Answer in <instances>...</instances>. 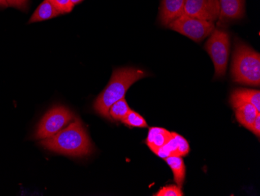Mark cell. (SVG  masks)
Returning <instances> with one entry per match:
<instances>
[{
  "mask_svg": "<svg viewBox=\"0 0 260 196\" xmlns=\"http://www.w3.org/2000/svg\"><path fill=\"white\" fill-rule=\"evenodd\" d=\"M45 149L72 157H84L93 152V144L79 118L58 134L40 142Z\"/></svg>",
  "mask_w": 260,
  "mask_h": 196,
  "instance_id": "obj_1",
  "label": "cell"
},
{
  "mask_svg": "<svg viewBox=\"0 0 260 196\" xmlns=\"http://www.w3.org/2000/svg\"><path fill=\"white\" fill-rule=\"evenodd\" d=\"M148 75L145 71L137 67H125L115 69L109 84L101 92L93 102V109L107 120L109 109L113 103L125 98L127 90L134 83Z\"/></svg>",
  "mask_w": 260,
  "mask_h": 196,
  "instance_id": "obj_2",
  "label": "cell"
},
{
  "mask_svg": "<svg viewBox=\"0 0 260 196\" xmlns=\"http://www.w3.org/2000/svg\"><path fill=\"white\" fill-rule=\"evenodd\" d=\"M232 75L235 82L258 87L259 53L243 42H236L232 58Z\"/></svg>",
  "mask_w": 260,
  "mask_h": 196,
  "instance_id": "obj_3",
  "label": "cell"
},
{
  "mask_svg": "<svg viewBox=\"0 0 260 196\" xmlns=\"http://www.w3.org/2000/svg\"><path fill=\"white\" fill-rule=\"evenodd\" d=\"M230 36L225 31L214 29L206 43L205 49L211 57L215 69V78L225 76L230 55Z\"/></svg>",
  "mask_w": 260,
  "mask_h": 196,
  "instance_id": "obj_4",
  "label": "cell"
},
{
  "mask_svg": "<svg viewBox=\"0 0 260 196\" xmlns=\"http://www.w3.org/2000/svg\"><path fill=\"white\" fill-rule=\"evenodd\" d=\"M75 118L74 113L66 106H54L38 124L34 138L42 140L52 137L67 127Z\"/></svg>",
  "mask_w": 260,
  "mask_h": 196,
  "instance_id": "obj_5",
  "label": "cell"
},
{
  "mask_svg": "<svg viewBox=\"0 0 260 196\" xmlns=\"http://www.w3.org/2000/svg\"><path fill=\"white\" fill-rule=\"evenodd\" d=\"M169 27L197 42L208 37L215 29L214 22L200 20L185 14L172 21Z\"/></svg>",
  "mask_w": 260,
  "mask_h": 196,
  "instance_id": "obj_6",
  "label": "cell"
},
{
  "mask_svg": "<svg viewBox=\"0 0 260 196\" xmlns=\"http://www.w3.org/2000/svg\"><path fill=\"white\" fill-rule=\"evenodd\" d=\"M184 14L200 20L214 22L219 18V0H185Z\"/></svg>",
  "mask_w": 260,
  "mask_h": 196,
  "instance_id": "obj_7",
  "label": "cell"
},
{
  "mask_svg": "<svg viewBox=\"0 0 260 196\" xmlns=\"http://www.w3.org/2000/svg\"><path fill=\"white\" fill-rule=\"evenodd\" d=\"M190 151V147L185 137L176 132H172V137L163 147L160 148L156 155L162 159L169 156H186Z\"/></svg>",
  "mask_w": 260,
  "mask_h": 196,
  "instance_id": "obj_8",
  "label": "cell"
},
{
  "mask_svg": "<svg viewBox=\"0 0 260 196\" xmlns=\"http://www.w3.org/2000/svg\"><path fill=\"white\" fill-rule=\"evenodd\" d=\"M185 0H162L159 21L163 26H169L184 14Z\"/></svg>",
  "mask_w": 260,
  "mask_h": 196,
  "instance_id": "obj_9",
  "label": "cell"
},
{
  "mask_svg": "<svg viewBox=\"0 0 260 196\" xmlns=\"http://www.w3.org/2000/svg\"><path fill=\"white\" fill-rule=\"evenodd\" d=\"M245 0H219L220 22L239 20L245 15Z\"/></svg>",
  "mask_w": 260,
  "mask_h": 196,
  "instance_id": "obj_10",
  "label": "cell"
},
{
  "mask_svg": "<svg viewBox=\"0 0 260 196\" xmlns=\"http://www.w3.org/2000/svg\"><path fill=\"white\" fill-rule=\"evenodd\" d=\"M230 103L234 108L244 103L253 105L260 112L259 90L249 89H235L231 95Z\"/></svg>",
  "mask_w": 260,
  "mask_h": 196,
  "instance_id": "obj_11",
  "label": "cell"
},
{
  "mask_svg": "<svg viewBox=\"0 0 260 196\" xmlns=\"http://www.w3.org/2000/svg\"><path fill=\"white\" fill-rule=\"evenodd\" d=\"M172 137V132L159 127L149 128L146 138V144L153 153H157L160 148L163 147Z\"/></svg>",
  "mask_w": 260,
  "mask_h": 196,
  "instance_id": "obj_12",
  "label": "cell"
},
{
  "mask_svg": "<svg viewBox=\"0 0 260 196\" xmlns=\"http://www.w3.org/2000/svg\"><path fill=\"white\" fill-rule=\"evenodd\" d=\"M235 109L237 121L247 129L250 130L255 118L260 114L259 111L250 103L239 105Z\"/></svg>",
  "mask_w": 260,
  "mask_h": 196,
  "instance_id": "obj_13",
  "label": "cell"
},
{
  "mask_svg": "<svg viewBox=\"0 0 260 196\" xmlns=\"http://www.w3.org/2000/svg\"><path fill=\"white\" fill-rule=\"evenodd\" d=\"M60 12L55 8V6L49 0H44L43 2L35 10L29 20L28 24L35 22L50 20L60 15Z\"/></svg>",
  "mask_w": 260,
  "mask_h": 196,
  "instance_id": "obj_14",
  "label": "cell"
},
{
  "mask_svg": "<svg viewBox=\"0 0 260 196\" xmlns=\"http://www.w3.org/2000/svg\"><path fill=\"white\" fill-rule=\"evenodd\" d=\"M167 164L170 166L174 175V181L178 186L182 188L185 178V168L183 159L181 156H169L164 159Z\"/></svg>",
  "mask_w": 260,
  "mask_h": 196,
  "instance_id": "obj_15",
  "label": "cell"
},
{
  "mask_svg": "<svg viewBox=\"0 0 260 196\" xmlns=\"http://www.w3.org/2000/svg\"><path fill=\"white\" fill-rule=\"evenodd\" d=\"M131 110L125 98L119 99L112 105L109 109V117L114 121H122Z\"/></svg>",
  "mask_w": 260,
  "mask_h": 196,
  "instance_id": "obj_16",
  "label": "cell"
},
{
  "mask_svg": "<svg viewBox=\"0 0 260 196\" xmlns=\"http://www.w3.org/2000/svg\"><path fill=\"white\" fill-rule=\"evenodd\" d=\"M122 123L130 128H147V123L143 117L134 110H130L126 116L122 120Z\"/></svg>",
  "mask_w": 260,
  "mask_h": 196,
  "instance_id": "obj_17",
  "label": "cell"
},
{
  "mask_svg": "<svg viewBox=\"0 0 260 196\" xmlns=\"http://www.w3.org/2000/svg\"><path fill=\"white\" fill-rule=\"evenodd\" d=\"M153 195L156 196H183V191L182 188L178 186L177 184H171L167 186L162 187L157 192Z\"/></svg>",
  "mask_w": 260,
  "mask_h": 196,
  "instance_id": "obj_18",
  "label": "cell"
},
{
  "mask_svg": "<svg viewBox=\"0 0 260 196\" xmlns=\"http://www.w3.org/2000/svg\"><path fill=\"white\" fill-rule=\"evenodd\" d=\"M61 14H69L72 11L74 5L70 0H49Z\"/></svg>",
  "mask_w": 260,
  "mask_h": 196,
  "instance_id": "obj_19",
  "label": "cell"
},
{
  "mask_svg": "<svg viewBox=\"0 0 260 196\" xmlns=\"http://www.w3.org/2000/svg\"><path fill=\"white\" fill-rule=\"evenodd\" d=\"M9 7L20 10H26L28 7L29 0H7Z\"/></svg>",
  "mask_w": 260,
  "mask_h": 196,
  "instance_id": "obj_20",
  "label": "cell"
},
{
  "mask_svg": "<svg viewBox=\"0 0 260 196\" xmlns=\"http://www.w3.org/2000/svg\"><path fill=\"white\" fill-rule=\"evenodd\" d=\"M250 131L256 136L257 137H259L260 136V114L255 118L253 124H252V128Z\"/></svg>",
  "mask_w": 260,
  "mask_h": 196,
  "instance_id": "obj_21",
  "label": "cell"
},
{
  "mask_svg": "<svg viewBox=\"0 0 260 196\" xmlns=\"http://www.w3.org/2000/svg\"><path fill=\"white\" fill-rule=\"evenodd\" d=\"M9 7L7 0H0V8H7Z\"/></svg>",
  "mask_w": 260,
  "mask_h": 196,
  "instance_id": "obj_22",
  "label": "cell"
},
{
  "mask_svg": "<svg viewBox=\"0 0 260 196\" xmlns=\"http://www.w3.org/2000/svg\"><path fill=\"white\" fill-rule=\"evenodd\" d=\"M82 1H84V0H70V2L72 3L74 6L77 5V4H80Z\"/></svg>",
  "mask_w": 260,
  "mask_h": 196,
  "instance_id": "obj_23",
  "label": "cell"
}]
</instances>
